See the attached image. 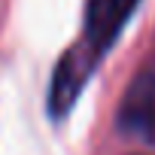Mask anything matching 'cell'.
<instances>
[{"label": "cell", "instance_id": "1", "mask_svg": "<svg viewBox=\"0 0 155 155\" xmlns=\"http://www.w3.org/2000/svg\"><path fill=\"white\" fill-rule=\"evenodd\" d=\"M137 6L140 0H85V31L79 46H85L101 61L125 31Z\"/></svg>", "mask_w": 155, "mask_h": 155}, {"label": "cell", "instance_id": "2", "mask_svg": "<svg viewBox=\"0 0 155 155\" xmlns=\"http://www.w3.org/2000/svg\"><path fill=\"white\" fill-rule=\"evenodd\" d=\"M97 64L101 61L85 46H79V43L70 46L61 55V61L55 67V76H52V91H49V113L55 119L70 113V107L76 104V97L82 94V88L91 79V73H94Z\"/></svg>", "mask_w": 155, "mask_h": 155}, {"label": "cell", "instance_id": "3", "mask_svg": "<svg viewBox=\"0 0 155 155\" xmlns=\"http://www.w3.org/2000/svg\"><path fill=\"white\" fill-rule=\"evenodd\" d=\"M122 128L155 143V76L146 73L131 85L122 107Z\"/></svg>", "mask_w": 155, "mask_h": 155}]
</instances>
